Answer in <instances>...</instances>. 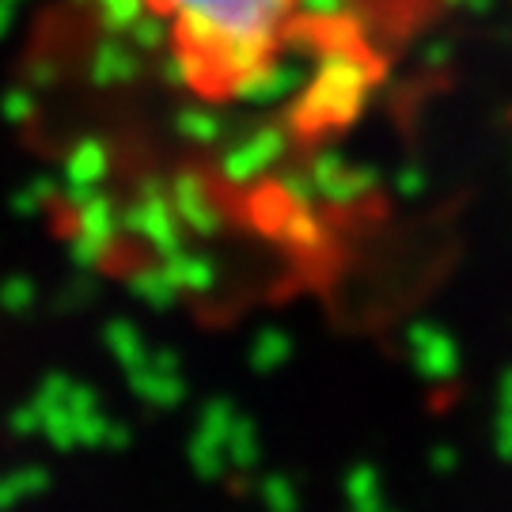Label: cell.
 Listing matches in <instances>:
<instances>
[{
    "instance_id": "obj_1",
    "label": "cell",
    "mask_w": 512,
    "mask_h": 512,
    "mask_svg": "<svg viewBox=\"0 0 512 512\" xmlns=\"http://www.w3.org/2000/svg\"><path fill=\"white\" fill-rule=\"evenodd\" d=\"M160 42L171 69L213 99L270 84L311 35L319 0H122Z\"/></svg>"
}]
</instances>
